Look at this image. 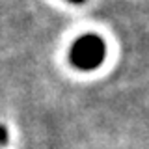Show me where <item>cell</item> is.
I'll return each instance as SVG.
<instances>
[{"label":"cell","instance_id":"cell-1","mask_svg":"<svg viewBox=\"0 0 149 149\" xmlns=\"http://www.w3.org/2000/svg\"><path fill=\"white\" fill-rule=\"evenodd\" d=\"M106 54V47L104 41L99 36H82L71 47V52H69V60L77 69L82 71H93L102 63Z\"/></svg>","mask_w":149,"mask_h":149},{"label":"cell","instance_id":"cell-2","mask_svg":"<svg viewBox=\"0 0 149 149\" xmlns=\"http://www.w3.org/2000/svg\"><path fill=\"white\" fill-rule=\"evenodd\" d=\"M6 142H8V132H6V129L0 125V146H4Z\"/></svg>","mask_w":149,"mask_h":149},{"label":"cell","instance_id":"cell-3","mask_svg":"<svg viewBox=\"0 0 149 149\" xmlns=\"http://www.w3.org/2000/svg\"><path fill=\"white\" fill-rule=\"evenodd\" d=\"M69 2H73V4H82L84 0H69Z\"/></svg>","mask_w":149,"mask_h":149}]
</instances>
